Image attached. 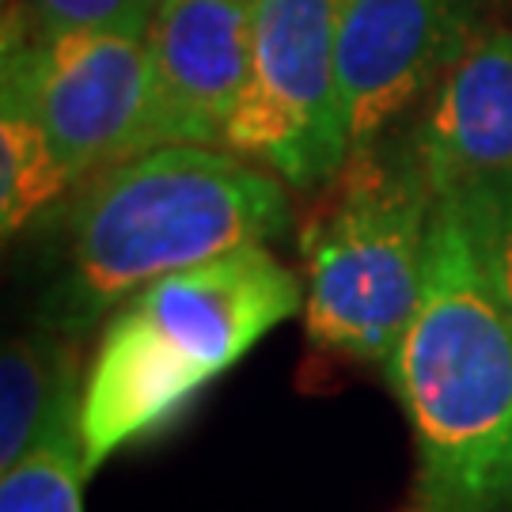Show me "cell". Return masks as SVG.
<instances>
[{
	"label": "cell",
	"instance_id": "obj_1",
	"mask_svg": "<svg viewBox=\"0 0 512 512\" xmlns=\"http://www.w3.org/2000/svg\"><path fill=\"white\" fill-rule=\"evenodd\" d=\"M289 228L274 171L213 145H164L92 175L69 217V251L46 327L80 338L152 281L243 247H270Z\"/></svg>",
	"mask_w": 512,
	"mask_h": 512
},
{
	"label": "cell",
	"instance_id": "obj_2",
	"mask_svg": "<svg viewBox=\"0 0 512 512\" xmlns=\"http://www.w3.org/2000/svg\"><path fill=\"white\" fill-rule=\"evenodd\" d=\"M384 368L418 452L421 509H512V319L448 202H437L418 308Z\"/></svg>",
	"mask_w": 512,
	"mask_h": 512
},
{
	"label": "cell",
	"instance_id": "obj_3",
	"mask_svg": "<svg viewBox=\"0 0 512 512\" xmlns=\"http://www.w3.org/2000/svg\"><path fill=\"white\" fill-rule=\"evenodd\" d=\"M300 308L304 285L270 247H243L129 296L110 315L80 391L84 475L171 425Z\"/></svg>",
	"mask_w": 512,
	"mask_h": 512
},
{
	"label": "cell",
	"instance_id": "obj_4",
	"mask_svg": "<svg viewBox=\"0 0 512 512\" xmlns=\"http://www.w3.org/2000/svg\"><path fill=\"white\" fill-rule=\"evenodd\" d=\"M437 194L414 145L349 156L300 236L308 342L353 365H387L418 308Z\"/></svg>",
	"mask_w": 512,
	"mask_h": 512
},
{
	"label": "cell",
	"instance_id": "obj_5",
	"mask_svg": "<svg viewBox=\"0 0 512 512\" xmlns=\"http://www.w3.org/2000/svg\"><path fill=\"white\" fill-rule=\"evenodd\" d=\"M342 0H258L251 61L224 145L293 186H323L349 164L338 92Z\"/></svg>",
	"mask_w": 512,
	"mask_h": 512
},
{
	"label": "cell",
	"instance_id": "obj_6",
	"mask_svg": "<svg viewBox=\"0 0 512 512\" xmlns=\"http://www.w3.org/2000/svg\"><path fill=\"white\" fill-rule=\"evenodd\" d=\"M0 88L31 103L76 186L129 156L148 99V27L35 38L8 12Z\"/></svg>",
	"mask_w": 512,
	"mask_h": 512
},
{
	"label": "cell",
	"instance_id": "obj_7",
	"mask_svg": "<svg viewBox=\"0 0 512 512\" xmlns=\"http://www.w3.org/2000/svg\"><path fill=\"white\" fill-rule=\"evenodd\" d=\"M475 42V0H342L338 92L349 156L372 152Z\"/></svg>",
	"mask_w": 512,
	"mask_h": 512
},
{
	"label": "cell",
	"instance_id": "obj_8",
	"mask_svg": "<svg viewBox=\"0 0 512 512\" xmlns=\"http://www.w3.org/2000/svg\"><path fill=\"white\" fill-rule=\"evenodd\" d=\"M258 0H164L148 27V99L129 156L224 145L251 61ZM126 156V160H129Z\"/></svg>",
	"mask_w": 512,
	"mask_h": 512
},
{
	"label": "cell",
	"instance_id": "obj_9",
	"mask_svg": "<svg viewBox=\"0 0 512 512\" xmlns=\"http://www.w3.org/2000/svg\"><path fill=\"white\" fill-rule=\"evenodd\" d=\"M433 194L512 171V27L478 31L440 76L410 137Z\"/></svg>",
	"mask_w": 512,
	"mask_h": 512
},
{
	"label": "cell",
	"instance_id": "obj_10",
	"mask_svg": "<svg viewBox=\"0 0 512 512\" xmlns=\"http://www.w3.org/2000/svg\"><path fill=\"white\" fill-rule=\"evenodd\" d=\"M80 384L73 349L46 334H19L0 353V475L35 452L61 399Z\"/></svg>",
	"mask_w": 512,
	"mask_h": 512
},
{
	"label": "cell",
	"instance_id": "obj_11",
	"mask_svg": "<svg viewBox=\"0 0 512 512\" xmlns=\"http://www.w3.org/2000/svg\"><path fill=\"white\" fill-rule=\"evenodd\" d=\"M69 175L38 122L31 103L12 88H0V224L16 236L31 217L69 190Z\"/></svg>",
	"mask_w": 512,
	"mask_h": 512
},
{
	"label": "cell",
	"instance_id": "obj_12",
	"mask_svg": "<svg viewBox=\"0 0 512 512\" xmlns=\"http://www.w3.org/2000/svg\"><path fill=\"white\" fill-rule=\"evenodd\" d=\"M80 391L84 384L61 399L35 452L0 475V512H84Z\"/></svg>",
	"mask_w": 512,
	"mask_h": 512
},
{
	"label": "cell",
	"instance_id": "obj_13",
	"mask_svg": "<svg viewBox=\"0 0 512 512\" xmlns=\"http://www.w3.org/2000/svg\"><path fill=\"white\" fill-rule=\"evenodd\" d=\"M440 202L456 209L459 228L478 262V274L501 311L512 319V171L478 179Z\"/></svg>",
	"mask_w": 512,
	"mask_h": 512
},
{
	"label": "cell",
	"instance_id": "obj_14",
	"mask_svg": "<svg viewBox=\"0 0 512 512\" xmlns=\"http://www.w3.org/2000/svg\"><path fill=\"white\" fill-rule=\"evenodd\" d=\"M164 0H16L8 8L35 38L69 35V31H122L152 27Z\"/></svg>",
	"mask_w": 512,
	"mask_h": 512
},
{
	"label": "cell",
	"instance_id": "obj_15",
	"mask_svg": "<svg viewBox=\"0 0 512 512\" xmlns=\"http://www.w3.org/2000/svg\"><path fill=\"white\" fill-rule=\"evenodd\" d=\"M421 512H425V509H421Z\"/></svg>",
	"mask_w": 512,
	"mask_h": 512
}]
</instances>
